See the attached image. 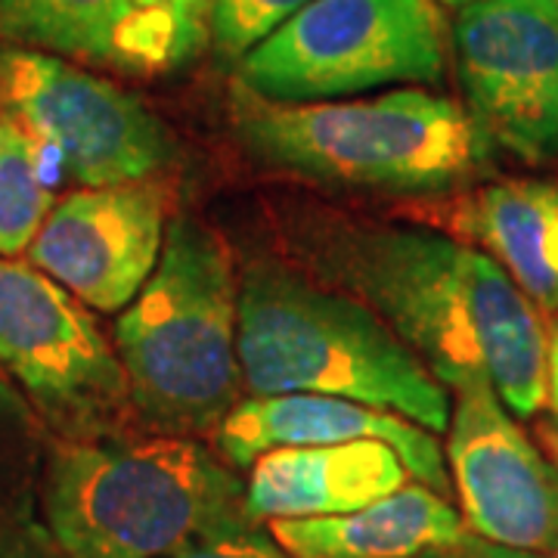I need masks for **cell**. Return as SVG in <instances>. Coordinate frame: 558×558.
Wrapping results in <instances>:
<instances>
[{
    "label": "cell",
    "mask_w": 558,
    "mask_h": 558,
    "mask_svg": "<svg viewBox=\"0 0 558 558\" xmlns=\"http://www.w3.org/2000/svg\"><path fill=\"white\" fill-rule=\"evenodd\" d=\"M440 3H447V7H472V3H481V0H440Z\"/></svg>",
    "instance_id": "cell-24"
},
{
    "label": "cell",
    "mask_w": 558,
    "mask_h": 558,
    "mask_svg": "<svg viewBox=\"0 0 558 558\" xmlns=\"http://www.w3.org/2000/svg\"><path fill=\"white\" fill-rule=\"evenodd\" d=\"M0 40L124 72H168L193 50L134 0H0Z\"/></svg>",
    "instance_id": "cell-14"
},
{
    "label": "cell",
    "mask_w": 558,
    "mask_h": 558,
    "mask_svg": "<svg viewBox=\"0 0 558 558\" xmlns=\"http://www.w3.org/2000/svg\"><path fill=\"white\" fill-rule=\"evenodd\" d=\"M174 558H286V553L277 543H270V537H264L248 524V527L220 534V537L202 539Z\"/></svg>",
    "instance_id": "cell-20"
},
{
    "label": "cell",
    "mask_w": 558,
    "mask_h": 558,
    "mask_svg": "<svg viewBox=\"0 0 558 558\" xmlns=\"http://www.w3.org/2000/svg\"><path fill=\"white\" fill-rule=\"evenodd\" d=\"M242 385L258 398L357 400L444 435L453 400L385 319L354 295L314 286L277 264L240 282Z\"/></svg>",
    "instance_id": "cell-2"
},
{
    "label": "cell",
    "mask_w": 558,
    "mask_h": 558,
    "mask_svg": "<svg viewBox=\"0 0 558 558\" xmlns=\"http://www.w3.org/2000/svg\"><path fill=\"white\" fill-rule=\"evenodd\" d=\"M143 13L165 22L171 32H178L180 40L196 53L202 40L208 35V10L211 0H134Z\"/></svg>",
    "instance_id": "cell-19"
},
{
    "label": "cell",
    "mask_w": 558,
    "mask_h": 558,
    "mask_svg": "<svg viewBox=\"0 0 558 558\" xmlns=\"http://www.w3.org/2000/svg\"><path fill=\"white\" fill-rule=\"evenodd\" d=\"M53 193L40 180V149L20 121L0 116V258H16L53 211Z\"/></svg>",
    "instance_id": "cell-17"
},
{
    "label": "cell",
    "mask_w": 558,
    "mask_h": 558,
    "mask_svg": "<svg viewBox=\"0 0 558 558\" xmlns=\"http://www.w3.org/2000/svg\"><path fill=\"white\" fill-rule=\"evenodd\" d=\"M447 22L435 0H314L236 65L274 102H326L385 84H438Z\"/></svg>",
    "instance_id": "cell-6"
},
{
    "label": "cell",
    "mask_w": 558,
    "mask_h": 558,
    "mask_svg": "<svg viewBox=\"0 0 558 558\" xmlns=\"http://www.w3.org/2000/svg\"><path fill=\"white\" fill-rule=\"evenodd\" d=\"M0 366L78 435L109 432L131 407L119 354L90 307L13 258H0Z\"/></svg>",
    "instance_id": "cell-8"
},
{
    "label": "cell",
    "mask_w": 558,
    "mask_h": 558,
    "mask_svg": "<svg viewBox=\"0 0 558 558\" xmlns=\"http://www.w3.org/2000/svg\"><path fill=\"white\" fill-rule=\"evenodd\" d=\"M314 255L447 388L484 376L521 418L549 400V329L487 252L428 227L344 223L319 233Z\"/></svg>",
    "instance_id": "cell-1"
},
{
    "label": "cell",
    "mask_w": 558,
    "mask_h": 558,
    "mask_svg": "<svg viewBox=\"0 0 558 558\" xmlns=\"http://www.w3.org/2000/svg\"><path fill=\"white\" fill-rule=\"evenodd\" d=\"M131 407L161 435H215L240 403V282L230 245L196 218L168 223L161 258L116 323Z\"/></svg>",
    "instance_id": "cell-3"
},
{
    "label": "cell",
    "mask_w": 558,
    "mask_h": 558,
    "mask_svg": "<svg viewBox=\"0 0 558 558\" xmlns=\"http://www.w3.org/2000/svg\"><path fill=\"white\" fill-rule=\"evenodd\" d=\"M0 100L81 190L153 180L174 159V137L149 106L62 57L0 50Z\"/></svg>",
    "instance_id": "cell-7"
},
{
    "label": "cell",
    "mask_w": 558,
    "mask_h": 558,
    "mask_svg": "<svg viewBox=\"0 0 558 558\" xmlns=\"http://www.w3.org/2000/svg\"><path fill=\"white\" fill-rule=\"evenodd\" d=\"M549 400L558 413V323L549 332Z\"/></svg>",
    "instance_id": "cell-22"
},
{
    "label": "cell",
    "mask_w": 558,
    "mask_h": 558,
    "mask_svg": "<svg viewBox=\"0 0 558 558\" xmlns=\"http://www.w3.org/2000/svg\"><path fill=\"white\" fill-rule=\"evenodd\" d=\"M413 558H543L537 553H521V549H509L490 539L478 537V534H462L457 543L447 546H435L428 553H418Z\"/></svg>",
    "instance_id": "cell-21"
},
{
    "label": "cell",
    "mask_w": 558,
    "mask_h": 558,
    "mask_svg": "<svg viewBox=\"0 0 558 558\" xmlns=\"http://www.w3.org/2000/svg\"><path fill=\"white\" fill-rule=\"evenodd\" d=\"M307 3L314 0H211L208 35L218 57L240 65L245 53H252Z\"/></svg>",
    "instance_id": "cell-18"
},
{
    "label": "cell",
    "mask_w": 558,
    "mask_h": 558,
    "mask_svg": "<svg viewBox=\"0 0 558 558\" xmlns=\"http://www.w3.org/2000/svg\"><path fill=\"white\" fill-rule=\"evenodd\" d=\"M165 233V186L156 180L75 190L44 220L28 264L81 304L119 314L153 277Z\"/></svg>",
    "instance_id": "cell-11"
},
{
    "label": "cell",
    "mask_w": 558,
    "mask_h": 558,
    "mask_svg": "<svg viewBox=\"0 0 558 558\" xmlns=\"http://www.w3.org/2000/svg\"><path fill=\"white\" fill-rule=\"evenodd\" d=\"M537 3H543L553 16H558V0H537Z\"/></svg>",
    "instance_id": "cell-25"
},
{
    "label": "cell",
    "mask_w": 558,
    "mask_h": 558,
    "mask_svg": "<svg viewBox=\"0 0 558 558\" xmlns=\"http://www.w3.org/2000/svg\"><path fill=\"white\" fill-rule=\"evenodd\" d=\"M465 112L487 146L558 159V16L537 0H481L453 25Z\"/></svg>",
    "instance_id": "cell-9"
},
{
    "label": "cell",
    "mask_w": 558,
    "mask_h": 558,
    "mask_svg": "<svg viewBox=\"0 0 558 558\" xmlns=\"http://www.w3.org/2000/svg\"><path fill=\"white\" fill-rule=\"evenodd\" d=\"M230 121L258 161L336 186L447 193L487 165V140L465 106L418 87L369 100L274 102L233 81Z\"/></svg>",
    "instance_id": "cell-4"
},
{
    "label": "cell",
    "mask_w": 558,
    "mask_h": 558,
    "mask_svg": "<svg viewBox=\"0 0 558 558\" xmlns=\"http://www.w3.org/2000/svg\"><path fill=\"white\" fill-rule=\"evenodd\" d=\"M450 227L497 260L539 311H558V183H487L457 202Z\"/></svg>",
    "instance_id": "cell-15"
},
{
    "label": "cell",
    "mask_w": 558,
    "mask_h": 558,
    "mask_svg": "<svg viewBox=\"0 0 558 558\" xmlns=\"http://www.w3.org/2000/svg\"><path fill=\"white\" fill-rule=\"evenodd\" d=\"M539 438H543L546 450L553 453V462L558 465V428L556 425H553V422H543V425H539Z\"/></svg>",
    "instance_id": "cell-23"
},
{
    "label": "cell",
    "mask_w": 558,
    "mask_h": 558,
    "mask_svg": "<svg viewBox=\"0 0 558 558\" xmlns=\"http://www.w3.org/2000/svg\"><path fill=\"white\" fill-rule=\"evenodd\" d=\"M462 534L457 509L418 481L348 515L270 521V537L292 558H413Z\"/></svg>",
    "instance_id": "cell-16"
},
{
    "label": "cell",
    "mask_w": 558,
    "mask_h": 558,
    "mask_svg": "<svg viewBox=\"0 0 558 558\" xmlns=\"http://www.w3.org/2000/svg\"><path fill=\"white\" fill-rule=\"evenodd\" d=\"M44 506L69 558H174L252 524L240 478L178 435L62 444Z\"/></svg>",
    "instance_id": "cell-5"
},
{
    "label": "cell",
    "mask_w": 558,
    "mask_h": 558,
    "mask_svg": "<svg viewBox=\"0 0 558 558\" xmlns=\"http://www.w3.org/2000/svg\"><path fill=\"white\" fill-rule=\"evenodd\" d=\"M447 425V472L472 534L521 549H558V465L509 416L484 376L457 379Z\"/></svg>",
    "instance_id": "cell-10"
},
{
    "label": "cell",
    "mask_w": 558,
    "mask_h": 558,
    "mask_svg": "<svg viewBox=\"0 0 558 558\" xmlns=\"http://www.w3.org/2000/svg\"><path fill=\"white\" fill-rule=\"evenodd\" d=\"M220 453L236 469L279 447H329L351 440H381L395 447L410 478L432 487L435 494L450 490V472L444 465L438 440L416 422L357 400L329 395H277V398L240 400L215 432Z\"/></svg>",
    "instance_id": "cell-12"
},
{
    "label": "cell",
    "mask_w": 558,
    "mask_h": 558,
    "mask_svg": "<svg viewBox=\"0 0 558 558\" xmlns=\"http://www.w3.org/2000/svg\"><path fill=\"white\" fill-rule=\"evenodd\" d=\"M407 465L381 440L329 447H279L252 462L245 512L252 521L329 519L407 487Z\"/></svg>",
    "instance_id": "cell-13"
}]
</instances>
